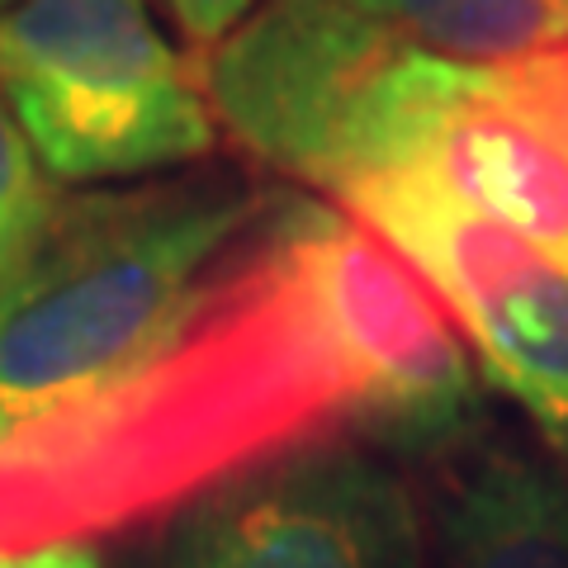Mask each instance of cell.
<instances>
[{"mask_svg": "<svg viewBox=\"0 0 568 568\" xmlns=\"http://www.w3.org/2000/svg\"><path fill=\"white\" fill-rule=\"evenodd\" d=\"M555 62H559V67H564V71H568V52H559V58H555Z\"/></svg>", "mask_w": 568, "mask_h": 568, "instance_id": "14", "label": "cell"}, {"mask_svg": "<svg viewBox=\"0 0 568 568\" xmlns=\"http://www.w3.org/2000/svg\"><path fill=\"white\" fill-rule=\"evenodd\" d=\"M52 213H58L52 185L29 148L20 119L10 110L6 91H0V284L20 271L24 256L39 246Z\"/></svg>", "mask_w": 568, "mask_h": 568, "instance_id": "11", "label": "cell"}, {"mask_svg": "<svg viewBox=\"0 0 568 568\" xmlns=\"http://www.w3.org/2000/svg\"><path fill=\"white\" fill-rule=\"evenodd\" d=\"M0 91L48 181L85 185L213 152V114L148 0H20L0 14Z\"/></svg>", "mask_w": 568, "mask_h": 568, "instance_id": "4", "label": "cell"}, {"mask_svg": "<svg viewBox=\"0 0 568 568\" xmlns=\"http://www.w3.org/2000/svg\"><path fill=\"white\" fill-rule=\"evenodd\" d=\"M474 71L346 0H261L209 48L204 100L246 156L346 200L432 156Z\"/></svg>", "mask_w": 568, "mask_h": 568, "instance_id": "3", "label": "cell"}, {"mask_svg": "<svg viewBox=\"0 0 568 568\" xmlns=\"http://www.w3.org/2000/svg\"><path fill=\"white\" fill-rule=\"evenodd\" d=\"M304 237L365 388L361 432L407 455L455 446L478 422V379L440 298L346 209L304 194Z\"/></svg>", "mask_w": 568, "mask_h": 568, "instance_id": "7", "label": "cell"}, {"mask_svg": "<svg viewBox=\"0 0 568 568\" xmlns=\"http://www.w3.org/2000/svg\"><path fill=\"white\" fill-rule=\"evenodd\" d=\"M0 6H10V0H0Z\"/></svg>", "mask_w": 568, "mask_h": 568, "instance_id": "15", "label": "cell"}, {"mask_svg": "<svg viewBox=\"0 0 568 568\" xmlns=\"http://www.w3.org/2000/svg\"><path fill=\"white\" fill-rule=\"evenodd\" d=\"M436 521L446 568H568V474L511 440H474Z\"/></svg>", "mask_w": 568, "mask_h": 568, "instance_id": "9", "label": "cell"}, {"mask_svg": "<svg viewBox=\"0 0 568 568\" xmlns=\"http://www.w3.org/2000/svg\"><path fill=\"white\" fill-rule=\"evenodd\" d=\"M280 194L175 181L58 204L0 284V440L152 355Z\"/></svg>", "mask_w": 568, "mask_h": 568, "instance_id": "2", "label": "cell"}, {"mask_svg": "<svg viewBox=\"0 0 568 568\" xmlns=\"http://www.w3.org/2000/svg\"><path fill=\"white\" fill-rule=\"evenodd\" d=\"M459 67H526L568 52V0H346Z\"/></svg>", "mask_w": 568, "mask_h": 568, "instance_id": "10", "label": "cell"}, {"mask_svg": "<svg viewBox=\"0 0 568 568\" xmlns=\"http://www.w3.org/2000/svg\"><path fill=\"white\" fill-rule=\"evenodd\" d=\"M361 422L365 388L313 271L304 194H280L152 355L0 440V559L175 511Z\"/></svg>", "mask_w": 568, "mask_h": 568, "instance_id": "1", "label": "cell"}, {"mask_svg": "<svg viewBox=\"0 0 568 568\" xmlns=\"http://www.w3.org/2000/svg\"><path fill=\"white\" fill-rule=\"evenodd\" d=\"M0 568H104V564L85 540H58V545H39V549L6 555Z\"/></svg>", "mask_w": 568, "mask_h": 568, "instance_id": "13", "label": "cell"}, {"mask_svg": "<svg viewBox=\"0 0 568 568\" xmlns=\"http://www.w3.org/2000/svg\"><path fill=\"white\" fill-rule=\"evenodd\" d=\"M148 568H417V511L365 450L323 440L175 507Z\"/></svg>", "mask_w": 568, "mask_h": 568, "instance_id": "6", "label": "cell"}, {"mask_svg": "<svg viewBox=\"0 0 568 568\" xmlns=\"http://www.w3.org/2000/svg\"><path fill=\"white\" fill-rule=\"evenodd\" d=\"M426 166L568 271V71L555 58L478 67Z\"/></svg>", "mask_w": 568, "mask_h": 568, "instance_id": "8", "label": "cell"}, {"mask_svg": "<svg viewBox=\"0 0 568 568\" xmlns=\"http://www.w3.org/2000/svg\"><path fill=\"white\" fill-rule=\"evenodd\" d=\"M369 233L426 280L493 388L568 446V271L507 223L478 213L432 166L355 185L346 200Z\"/></svg>", "mask_w": 568, "mask_h": 568, "instance_id": "5", "label": "cell"}, {"mask_svg": "<svg viewBox=\"0 0 568 568\" xmlns=\"http://www.w3.org/2000/svg\"><path fill=\"white\" fill-rule=\"evenodd\" d=\"M166 10L190 43L219 48L227 33L256 10V0H166Z\"/></svg>", "mask_w": 568, "mask_h": 568, "instance_id": "12", "label": "cell"}]
</instances>
